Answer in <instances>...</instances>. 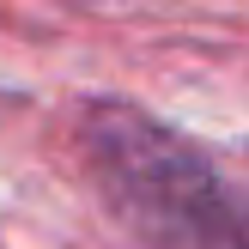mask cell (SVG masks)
<instances>
[{
	"label": "cell",
	"instance_id": "1",
	"mask_svg": "<svg viewBox=\"0 0 249 249\" xmlns=\"http://www.w3.org/2000/svg\"><path fill=\"white\" fill-rule=\"evenodd\" d=\"M91 158L109 201L164 249H249V195L225 182L189 140L134 116L97 109Z\"/></svg>",
	"mask_w": 249,
	"mask_h": 249
}]
</instances>
